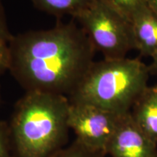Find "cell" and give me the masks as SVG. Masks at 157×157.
Wrapping results in <instances>:
<instances>
[{
    "label": "cell",
    "mask_w": 157,
    "mask_h": 157,
    "mask_svg": "<svg viewBox=\"0 0 157 157\" xmlns=\"http://www.w3.org/2000/svg\"><path fill=\"white\" fill-rule=\"evenodd\" d=\"M108 2L120 11L127 18L132 20L137 13L147 6L144 0H106Z\"/></svg>",
    "instance_id": "10"
},
{
    "label": "cell",
    "mask_w": 157,
    "mask_h": 157,
    "mask_svg": "<svg viewBox=\"0 0 157 157\" xmlns=\"http://www.w3.org/2000/svg\"><path fill=\"white\" fill-rule=\"evenodd\" d=\"M10 71L25 92L68 97L94 63L95 50L74 21L13 36Z\"/></svg>",
    "instance_id": "1"
},
{
    "label": "cell",
    "mask_w": 157,
    "mask_h": 157,
    "mask_svg": "<svg viewBox=\"0 0 157 157\" xmlns=\"http://www.w3.org/2000/svg\"><path fill=\"white\" fill-rule=\"evenodd\" d=\"M66 96L26 92L9 124L15 157H52L68 139Z\"/></svg>",
    "instance_id": "2"
},
{
    "label": "cell",
    "mask_w": 157,
    "mask_h": 157,
    "mask_svg": "<svg viewBox=\"0 0 157 157\" xmlns=\"http://www.w3.org/2000/svg\"><path fill=\"white\" fill-rule=\"evenodd\" d=\"M0 103H1V90H0Z\"/></svg>",
    "instance_id": "17"
},
{
    "label": "cell",
    "mask_w": 157,
    "mask_h": 157,
    "mask_svg": "<svg viewBox=\"0 0 157 157\" xmlns=\"http://www.w3.org/2000/svg\"><path fill=\"white\" fill-rule=\"evenodd\" d=\"M135 50L140 56L150 57L157 50V14L148 7L132 20Z\"/></svg>",
    "instance_id": "8"
},
{
    "label": "cell",
    "mask_w": 157,
    "mask_h": 157,
    "mask_svg": "<svg viewBox=\"0 0 157 157\" xmlns=\"http://www.w3.org/2000/svg\"><path fill=\"white\" fill-rule=\"evenodd\" d=\"M0 157H15L9 124L0 120Z\"/></svg>",
    "instance_id": "12"
},
{
    "label": "cell",
    "mask_w": 157,
    "mask_h": 157,
    "mask_svg": "<svg viewBox=\"0 0 157 157\" xmlns=\"http://www.w3.org/2000/svg\"><path fill=\"white\" fill-rule=\"evenodd\" d=\"M130 113L137 126L157 145V85L145 90Z\"/></svg>",
    "instance_id": "7"
},
{
    "label": "cell",
    "mask_w": 157,
    "mask_h": 157,
    "mask_svg": "<svg viewBox=\"0 0 157 157\" xmlns=\"http://www.w3.org/2000/svg\"><path fill=\"white\" fill-rule=\"evenodd\" d=\"M39 10L61 17L66 15L75 17L87 8L93 0H30Z\"/></svg>",
    "instance_id": "9"
},
{
    "label": "cell",
    "mask_w": 157,
    "mask_h": 157,
    "mask_svg": "<svg viewBox=\"0 0 157 157\" xmlns=\"http://www.w3.org/2000/svg\"><path fill=\"white\" fill-rule=\"evenodd\" d=\"M151 63L148 66L149 74L150 75L157 76V50L151 56Z\"/></svg>",
    "instance_id": "15"
},
{
    "label": "cell",
    "mask_w": 157,
    "mask_h": 157,
    "mask_svg": "<svg viewBox=\"0 0 157 157\" xmlns=\"http://www.w3.org/2000/svg\"><path fill=\"white\" fill-rule=\"evenodd\" d=\"M52 157H105L88 150L79 143L74 140L69 146L64 147Z\"/></svg>",
    "instance_id": "11"
},
{
    "label": "cell",
    "mask_w": 157,
    "mask_h": 157,
    "mask_svg": "<svg viewBox=\"0 0 157 157\" xmlns=\"http://www.w3.org/2000/svg\"><path fill=\"white\" fill-rule=\"evenodd\" d=\"M149 76L148 66L139 58H103L94 61L68 101L124 114L148 87Z\"/></svg>",
    "instance_id": "3"
},
{
    "label": "cell",
    "mask_w": 157,
    "mask_h": 157,
    "mask_svg": "<svg viewBox=\"0 0 157 157\" xmlns=\"http://www.w3.org/2000/svg\"><path fill=\"white\" fill-rule=\"evenodd\" d=\"M110 157H157V145L133 120L130 112L121 116L108 146Z\"/></svg>",
    "instance_id": "6"
},
{
    "label": "cell",
    "mask_w": 157,
    "mask_h": 157,
    "mask_svg": "<svg viewBox=\"0 0 157 157\" xmlns=\"http://www.w3.org/2000/svg\"><path fill=\"white\" fill-rule=\"evenodd\" d=\"M145 4L151 10L157 14V0H144Z\"/></svg>",
    "instance_id": "16"
},
{
    "label": "cell",
    "mask_w": 157,
    "mask_h": 157,
    "mask_svg": "<svg viewBox=\"0 0 157 157\" xmlns=\"http://www.w3.org/2000/svg\"><path fill=\"white\" fill-rule=\"evenodd\" d=\"M74 19L104 59L127 58L135 50L132 22L106 0H93Z\"/></svg>",
    "instance_id": "4"
},
{
    "label": "cell",
    "mask_w": 157,
    "mask_h": 157,
    "mask_svg": "<svg viewBox=\"0 0 157 157\" xmlns=\"http://www.w3.org/2000/svg\"><path fill=\"white\" fill-rule=\"evenodd\" d=\"M13 37V35L10 32L8 26L7 24V21L5 15V12L0 0V39L10 42Z\"/></svg>",
    "instance_id": "14"
},
{
    "label": "cell",
    "mask_w": 157,
    "mask_h": 157,
    "mask_svg": "<svg viewBox=\"0 0 157 157\" xmlns=\"http://www.w3.org/2000/svg\"><path fill=\"white\" fill-rule=\"evenodd\" d=\"M69 103L68 124L75 140L91 151L107 156L108 146L124 114L91 104Z\"/></svg>",
    "instance_id": "5"
},
{
    "label": "cell",
    "mask_w": 157,
    "mask_h": 157,
    "mask_svg": "<svg viewBox=\"0 0 157 157\" xmlns=\"http://www.w3.org/2000/svg\"><path fill=\"white\" fill-rule=\"evenodd\" d=\"M11 63V52L9 42L0 39V76L10 70Z\"/></svg>",
    "instance_id": "13"
}]
</instances>
